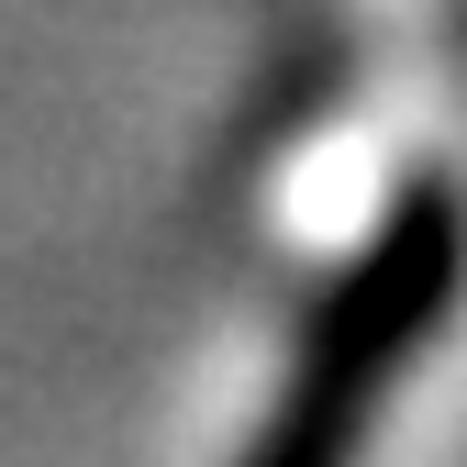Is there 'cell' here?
I'll return each mask as SVG.
<instances>
[{
	"instance_id": "obj_2",
	"label": "cell",
	"mask_w": 467,
	"mask_h": 467,
	"mask_svg": "<svg viewBox=\"0 0 467 467\" xmlns=\"http://www.w3.org/2000/svg\"><path fill=\"white\" fill-rule=\"evenodd\" d=\"M456 56H467V0H456Z\"/></svg>"
},
{
	"instance_id": "obj_1",
	"label": "cell",
	"mask_w": 467,
	"mask_h": 467,
	"mask_svg": "<svg viewBox=\"0 0 467 467\" xmlns=\"http://www.w3.org/2000/svg\"><path fill=\"white\" fill-rule=\"evenodd\" d=\"M456 301H467V190H456V167L412 156L379 190L368 234L301 301L278 389H267L256 434L234 445V467H368L389 389L445 345Z\"/></svg>"
}]
</instances>
